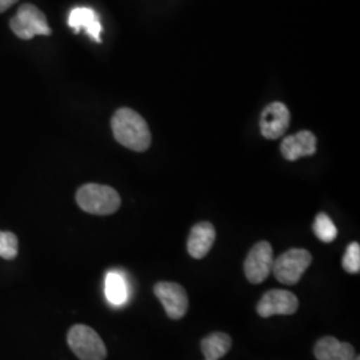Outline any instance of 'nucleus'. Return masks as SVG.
I'll return each mask as SVG.
<instances>
[{"instance_id": "9d476101", "label": "nucleus", "mask_w": 360, "mask_h": 360, "mask_svg": "<svg viewBox=\"0 0 360 360\" xmlns=\"http://www.w3.org/2000/svg\"><path fill=\"white\" fill-rule=\"evenodd\" d=\"M284 159L294 162L300 158L312 156L316 153V138L311 131H300L284 138L281 144Z\"/></svg>"}, {"instance_id": "f8f14e48", "label": "nucleus", "mask_w": 360, "mask_h": 360, "mask_svg": "<svg viewBox=\"0 0 360 360\" xmlns=\"http://www.w3.org/2000/svg\"><path fill=\"white\" fill-rule=\"evenodd\" d=\"M68 26L71 27L75 32H80L84 30L92 40L101 43V32L102 25L99 22L98 13L90 7H77L74 8L68 16Z\"/></svg>"}, {"instance_id": "f257e3e1", "label": "nucleus", "mask_w": 360, "mask_h": 360, "mask_svg": "<svg viewBox=\"0 0 360 360\" xmlns=\"http://www.w3.org/2000/svg\"><path fill=\"white\" fill-rule=\"evenodd\" d=\"M111 127L116 142L129 150L143 153L151 144V132L147 122L131 108L117 110L111 119Z\"/></svg>"}, {"instance_id": "423d86ee", "label": "nucleus", "mask_w": 360, "mask_h": 360, "mask_svg": "<svg viewBox=\"0 0 360 360\" xmlns=\"http://www.w3.org/2000/svg\"><path fill=\"white\" fill-rule=\"evenodd\" d=\"M274 251L269 242H259L245 257V274L248 282L263 283L272 272Z\"/></svg>"}, {"instance_id": "6ab92c4d", "label": "nucleus", "mask_w": 360, "mask_h": 360, "mask_svg": "<svg viewBox=\"0 0 360 360\" xmlns=\"http://www.w3.org/2000/svg\"><path fill=\"white\" fill-rule=\"evenodd\" d=\"M18 0H0V13L7 11Z\"/></svg>"}, {"instance_id": "dca6fc26", "label": "nucleus", "mask_w": 360, "mask_h": 360, "mask_svg": "<svg viewBox=\"0 0 360 360\" xmlns=\"http://www.w3.org/2000/svg\"><path fill=\"white\" fill-rule=\"evenodd\" d=\"M312 230L316 235V238L319 240H322L323 243H331L338 236V230H336L334 221L324 212L316 215L315 221L312 224Z\"/></svg>"}, {"instance_id": "ddd939ff", "label": "nucleus", "mask_w": 360, "mask_h": 360, "mask_svg": "<svg viewBox=\"0 0 360 360\" xmlns=\"http://www.w3.org/2000/svg\"><path fill=\"white\" fill-rule=\"evenodd\" d=\"M314 354L318 360H352L355 348L349 343L339 342L336 338L326 336L316 342Z\"/></svg>"}, {"instance_id": "9b49d317", "label": "nucleus", "mask_w": 360, "mask_h": 360, "mask_svg": "<svg viewBox=\"0 0 360 360\" xmlns=\"http://www.w3.org/2000/svg\"><path fill=\"white\" fill-rule=\"evenodd\" d=\"M217 238L215 227L208 221H200L195 224L190 232L187 250L195 259H203L212 248Z\"/></svg>"}, {"instance_id": "aec40b11", "label": "nucleus", "mask_w": 360, "mask_h": 360, "mask_svg": "<svg viewBox=\"0 0 360 360\" xmlns=\"http://www.w3.org/2000/svg\"><path fill=\"white\" fill-rule=\"evenodd\" d=\"M352 360H360L359 355H355V356H354V359H352Z\"/></svg>"}, {"instance_id": "0eeeda50", "label": "nucleus", "mask_w": 360, "mask_h": 360, "mask_svg": "<svg viewBox=\"0 0 360 360\" xmlns=\"http://www.w3.org/2000/svg\"><path fill=\"white\" fill-rule=\"evenodd\" d=\"M154 292L163 304L169 319L179 321L187 314L188 296L180 284L159 282L155 284Z\"/></svg>"}, {"instance_id": "2eb2a0df", "label": "nucleus", "mask_w": 360, "mask_h": 360, "mask_svg": "<svg viewBox=\"0 0 360 360\" xmlns=\"http://www.w3.org/2000/svg\"><path fill=\"white\" fill-rule=\"evenodd\" d=\"M105 296L107 300L114 306H122L127 302L129 290L127 283L122 274L111 271L105 276Z\"/></svg>"}, {"instance_id": "a211bd4d", "label": "nucleus", "mask_w": 360, "mask_h": 360, "mask_svg": "<svg viewBox=\"0 0 360 360\" xmlns=\"http://www.w3.org/2000/svg\"><path fill=\"white\" fill-rule=\"evenodd\" d=\"M342 266L348 274H359L360 271V245L354 242L349 243L343 255Z\"/></svg>"}, {"instance_id": "f03ea898", "label": "nucleus", "mask_w": 360, "mask_h": 360, "mask_svg": "<svg viewBox=\"0 0 360 360\" xmlns=\"http://www.w3.org/2000/svg\"><path fill=\"white\" fill-rule=\"evenodd\" d=\"M77 206L92 215H111L120 207V196L110 186L84 184L77 193Z\"/></svg>"}, {"instance_id": "7ed1b4c3", "label": "nucleus", "mask_w": 360, "mask_h": 360, "mask_svg": "<svg viewBox=\"0 0 360 360\" xmlns=\"http://www.w3.org/2000/svg\"><path fill=\"white\" fill-rule=\"evenodd\" d=\"M68 346L80 360H104L107 348L94 328L84 324L71 327L67 335Z\"/></svg>"}, {"instance_id": "1a4fd4ad", "label": "nucleus", "mask_w": 360, "mask_h": 360, "mask_svg": "<svg viewBox=\"0 0 360 360\" xmlns=\"http://www.w3.org/2000/svg\"><path fill=\"white\" fill-rule=\"evenodd\" d=\"M291 114L287 105L281 102L269 104L260 115V132L266 139H279L288 129Z\"/></svg>"}, {"instance_id": "39448f33", "label": "nucleus", "mask_w": 360, "mask_h": 360, "mask_svg": "<svg viewBox=\"0 0 360 360\" xmlns=\"http://www.w3.org/2000/svg\"><path fill=\"white\" fill-rule=\"evenodd\" d=\"M10 27L13 34L23 40H30L37 35H51V28L49 26L46 15L30 3L19 7L16 15L10 20Z\"/></svg>"}, {"instance_id": "4468645a", "label": "nucleus", "mask_w": 360, "mask_h": 360, "mask_svg": "<svg viewBox=\"0 0 360 360\" xmlns=\"http://www.w3.org/2000/svg\"><path fill=\"white\" fill-rule=\"evenodd\" d=\"M231 336L226 333H212L202 340V352L206 360L221 359L231 349Z\"/></svg>"}, {"instance_id": "f3484780", "label": "nucleus", "mask_w": 360, "mask_h": 360, "mask_svg": "<svg viewBox=\"0 0 360 360\" xmlns=\"http://www.w3.org/2000/svg\"><path fill=\"white\" fill-rule=\"evenodd\" d=\"M18 236L13 232L0 231V257L13 260L18 257Z\"/></svg>"}, {"instance_id": "20e7f679", "label": "nucleus", "mask_w": 360, "mask_h": 360, "mask_svg": "<svg viewBox=\"0 0 360 360\" xmlns=\"http://www.w3.org/2000/svg\"><path fill=\"white\" fill-rule=\"evenodd\" d=\"M312 263L307 250L291 248L274 260L272 274L278 282L285 285H295Z\"/></svg>"}, {"instance_id": "6e6552de", "label": "nucleus", "mask_w": 360, "mask_h": 360, "mask_svg": "<svg viewBox=\"0 0 360 360\" xmlns=\"http://www.w3.org/2000/svg\"><path fill=\"white\" fill-rule=\"evenodd\" d=\"M299 309L295 294L285 290H270L257 303V311L262 318L274 315H292Z\"/></svg>"}]
</instances>
